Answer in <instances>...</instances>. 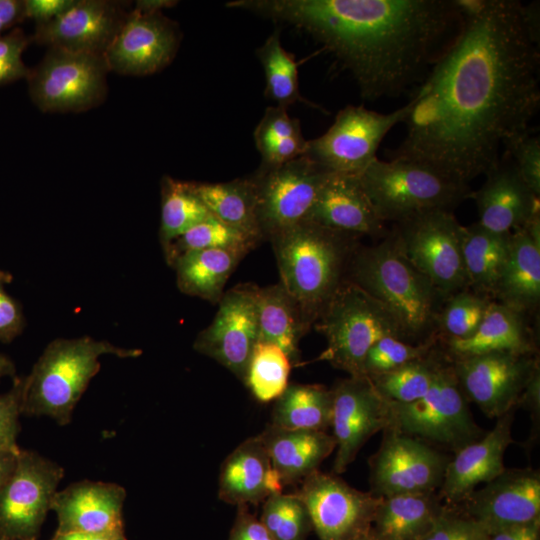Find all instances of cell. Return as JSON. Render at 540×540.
Segmentation results:
<instances>
[{"label":"cell","instance_id":"cell-1","mask_svg":"<svg viewBox=\"0 0 540 540\" xmlns=\"http://www.w3.org/2000/svg\"><path fill=\"white\" fill-rule=\"evenodd\" d=\"M461 3V28L412 92L406 134L387 157L469 185L530 131L540 107L539 4Z\"/></svg>","mask_w":540,"mask_h":540},{"label":"cell","instance_id":"cell-2","mask_svg":"<svg viewBox=\"0 0 540 540\" xmlns=\"http://www.w3.org/2000/svg\"><path fill=\"white\" fill-rule=\"evenodd\" d=\"M226 6L307 32L368 101L413 92L464 18L461 0H235Z\"/></svg>","mask_w":540,"mask_h":540},{"label":"cell","instance_id":"cell-3","mask_svg":"<svg viewBox=\"0 0 540 540\" xmlns=\"http://www.w3.org/2000/svg\"><path fill=\"white\" fill-rule=\"evenodd\" d=\"M351 282L394 315L408 342L432 333L448 299L404 256L393 235L356 254Z\"/></svg>","mask_w":540,"mask_h":540},{"label":"cell","instance_id":"cell-4","mask_svg":"<svg viewBox=\"0 0 540 540\" xmlns=\"http://www.w3.org/2000/svg\"><path fill=\"white\" fill-rule=\"evenodd\" d=\"M350 236L303 221L269 239L280 283L296 301L310 326L342 283Z\"/></svg>","mask_w":540,"mask_h":540},{"label":"cell","instance_id":"cell-5","mask_svg":"<svg viewBox=\"0 0 540 540\" xmlns=\"http://www.w3.org/2000/svg\"><path fill=\"white\" fill-rule=\"evenodd\" d=\"M141 353L88 336L53 340L26 376L22 414L49 416L60 425L69 424L77 402L100 370L101 355L130 358Z\"/></svg>","mask_w":540,"mask_h":540},{"label":"cell","instance_id":"cell-6","mask_svg":"<svg viewBox=\"0 0 540 540\" xmlns=\"http://www.w3.org/2000/svg\"><path fill=\"white\" fill-rule=\"evenodd\" d=\"M362 187L383 222L395 223L433 211H452L471 197L469 185L452 181L415 162L375 158L359 174Z\"/></svg>","mask_w":540,"mask_h":540},{"label":"cell","instance_id":"cell-7","mask_svg":"<svg viewBox=\"0 0 540 540\" xmlns=\"http://www.w3.org/2000/svg\"><path fill=\"white\" fill-rule=\"evenodd\" d=\"M319 318L318 328L327 340L319 360L350 376H365V357L378 340L392 336L407 341L394 315L351 281L341 283Z\"/></svg>","mask_w":540,"mask_h":540},{"label":"cell","instance_id":"cell-8","mask_svg":"<svg viewBox=\"0 0 540 540\" xmlns=\"http://www.w3.org/2000/svg\"><path fill=\"white\" fill-rule=\"evenodd\" d=\"M390 403L387 429L451 451L479 439L485 433L475 422L452 363L436 358L432 384L420 399Z\"/></svg>","mask_w":540,"mask_h":540},{"label":"cell","instance_id":"cell-9","mask_svg":"<svg viewBox=\"0 0 540 540\" xmlns=\"http://www.w3.org/2000/svg\"><path fill=\"white\" fill-rule=\"evenodd\" d=\"M464 227L452 211L433 210L397 222L392 233L404 256L447 298L468 286Z\"/></svg>","mask_w":540,"mask_h":540},{"label":"cell","instance_id":"cell-10","mask_svg":"<svg viewBox=\"0 0 540 540\" xmlns=\"http://www.w3.org/2000/svg\"><path fill=\"white\" fill-rule=\"evenodd\" d=\"M104 55L48 48L27 77L34 104L44 112H80L99 105L107 93Z\"/></svg>","mask_w":540,"mask_h":540},{"label":"cell","instance_id":"cell-11","mask_svg":"<svg viewBox=\"0 0 540 540\" xmlns=\"http://www.w3.org/2000/svg\"><path fill=\"white\" fill-rule=\"evenodd\" d=\"M410 102L390 113H379L363 105L341 109L321 136L307 140L305 156L334 173L360 174L375 159L387 133L403 123Z\"/></svg>","mask_w":540,"mask_h":540},{"label":"cell","instance_id":"cell-12","mask_svg":"<svg viewBox=\"0 0 540 540\" xmlns=\"http://www.w3.org/2000/svg\"><path fill=\"white\" fill-rule=\"evenodd\" d=\"M328 173L305 155L276 167L259 166L250 179L261 238L305 221Z\"/></svg>","mask_w":540,"mask_h":540},{"label":"cell","instance_id":"cell-13","mask_svg":"<svg viewBox=\"0 0 540 540\" xmlns=\"http://www.w3.org/2000/svg\"><path fill=\"white\" fill-rule=\"evenodd\" d=\"M64 469L40 454L21 449L0 490V540H35Z\"/></svg>","mask_w":540,"mask_h":540},{"label":"cell","instance_id":"cell-14","mask_svg":"<svg viewBox=\"0 0 540 540\" xmlns=\"http://www.w3.org/2000/svg\"><path fill=\"white\" fill-rule=\"evenodd\" d=\"M449 459L419 439L386 429L369 461L370 492L377 497L433 493L442 484Z\"/></svg>","mask_w":540,"mask_h":540},{"label":"cell","instance_id":"cell-15","mask_svg":"<svg viewBox=\"0 0 540 540\" xmlns=\"http://www.w3.org/2000/svg\"><path fill=\"white\" fill-rule=\"evenodd\" d=\"M453 369L467 398L489 418L515 410L538 361L531 354L492 352L454 359Z\"/></svg>","mask_w":540,"mask_h":540},{"label":"cell","instance_id":"cell-16","mask_svg":"<svg viewBox=\"0 0 540 540\" xmlns=\"http://www.w3.org/2000/svg\"><path fill=\"white\" fill-rule=\"evenodd\" d=\"M301 482L296 494L305 504L319 540H352L370 530L381 497L319 470Z\"/></svg>","mask_w":540,"mask_h":540},{"label":"cell","instance_id":"cell-17","mask_svg":"<svg viewBox=\"0 0 540 540\" xmlns=\"http://www.w3.org/2000/svg\"><path fill=\"white\" fill-rule=\"evenodd\" d=\"M258 288L239 284L225 292L212 322L193 344L197 352L214 359L241 381L259 341Z\"/></svg>","mask_w":540,"mask_h":540},{"label":"cell","instance_id":"cell-18","mask_svg":"<svg viewBox=\"0 0 540 540\" xmlns=\"http://www.w3.org/2000/svg\"><path fill=\"white\" fill-rule=\"evenodd\" d=\"M332 436L336 442L333 472L341 474L363 445L390 424V403L367 376H349L331 389Z\"/></svg>","mask_w":540,"mask_h":540},{"label":"cell","instance_id":"cell-19","mask_svg":"<svg viewBox=\"0 0 540 540\" xmlns=\"http://www.w3.org/2000/svg\"><path fill=\"white\" fill-rule=\"evenodd\" d=\"M181 40L178 24L162 12L135 10L126 19L104 54L109 70L145 76L165 68L175 57Z\"/></svg>","mask_w":540,"mask_h":540},{"label":"cell","instance_id":"cell-20","mask_svg":"<svg viewBox=\"0 0 540 540\" xmlns=\"http://www.w3.org/2000/svg\"><path fill=\"white\" fill-rule=\"evenodd\" d=\"M467 516L489 534L540 519V474L531 468L505 469L464 501Z\"/></svg>","mask_w":540,"mask_h":540},{"label":"cell","instance_id":"cell-21","mask_svg":"<svg viewBox=\"0 0 540 540\" xmlns=\"http://www.w3.org/2000/svg\"><path fill=\"white\" fill-rule=\"evenodd\" d=\"M126 16L115 1L77 0L57 18L38 24L31 39L48 48L104 55Z\"/></svg>","mask_w":540,"mask_h":540},{"label":"cell","instance_id":"cell-22","mask_svg":"<svg viewBox=\"0 0 540 540\" xmlns=\"http://www.w3.org/2000/svg\"><path fill=\"white\" fill-rule=\"evenodd\" d=\"M514 410L497 418L495 426L462 447L449 459L438 496L446 506L464 502L477 486L499 476L506 468L504 456L513 442Z\"/></svg>","mask_w":540,"mask_h":540},{"label":"cell","instance_id":"cell-23","mask_svg":"<svg viewBox=\"0 0 540 540\" xmlns=\"http://www.w3.org/2000/svg\"><path fill=\"white\" fill-rule=\"evenodd\" d=\"M124 487L111 482L82 480L54 494L50 510L57 515L56 532L103 533L124 530Z\"/></svg>","mask_w":540,"mask_h":540},{"label":"cell","instance_id":"cell-24","mask_svg":"<svg viewBox=\"0 0 540 540\" xmlns=\"http://www.w3.org/2000/svg\"><path fill=\"white\" fill-rule=\"evenodd\" d=\"M305 221L349 235L386 233L359 174L329 172Z\"/></svg>","mask_w":540,"mask_h":540},{"label":"cell","instance_id":"cell-25","mask_svg":"<svg viewBox=\"0 0 540 540\" xmlns=\"http://www.w3.org/2000/svg\"><path fill=\"white\" fill-rule=\"evenodd\" d=\"M485 176L483 185L471 194L480 226L496 233H511L539 212V197L522 180L509 156L503 154Z\"/></svg>","mask_w":540,"mask_h":540},{"label":"cell","instance_id":"cell-26","mask_svg":"<svg viewBox=\"0 0 540 540\" xmlns=\"http://www.w3.org/2000/svg\"><path fill=\"white\" fill-rule=\"evenodd\" d=\"M283 485L258 436L244 440L224 460L219 476V499L233 505H257Z\"/></svg>","mask_w":540,"mask_h":540},{"label":"cell","instance_id":"cell-27","mask_svg":"<svg viewBox=\"0 0 540 540\" xmlns=\"http://www.w3.org/2000/svg\"><path fill=\"white\" fill-rule=\"evenodd\" d=\"M282 485L301 482L335 450L326 431L288 430L268 425L259 435Z\"/></svg>","mask_w":540,"mask_h":540},{"label":"cell","instance_id":"cell-28","mask_svg":"<svg viewBox=\"0 0 540 540\" xmlns=\"http://www.w3.org/2000/svg\"><path fill=\"white\" fill-rule=\"evenodd\" d=\"M494 296L519 312L534 310L540 301V244L522 226L512 231L508 254Z\"/></svg>","mask_w":540,"mask_h":540},{"label":"cell","instance_id":"cell-29","mask_svg":"<svg viewBox=\"0 0 540 540\" xmlns=\"http://www.w3.org/2000/svg\"><path fill=\"white\" fill-rule=\"evenodd\" d=\"M519 313L499 302H490L484 317L469 337L448 338V351L454 359L492 352L532 354L533 344Z\"/></svg>","mask_w":540,"mask_h":540},{"label":"cell","instance_id":"cell-30","mask_svg":"<svg viewBox=\"0 0 540 540\" xmlns=\"http://www.w3.org/2000/svg\"><path fill=\"white\" fill-rule=\"evenodd\" d=\"M444 507L435 492L381 497L370 532L376 540H419L431 529Z\"/></svg>","mask_w":540,"mask_h":540},{"label":"cell","instance_id":"cell-31","mask_svg":"<svg viewBox=\"0 0 540 540\" xmlns=\"http://www.w3.org/2000/svg\"><path fill=\"white\" fill-rule=\"evenodd\" d=\"M259 341L282 349L291 364L299 362V341L310 325L298 304L279 282L258 288Z\"/></svg>","mask_w":540,"mask_h":540},{"label":"cell","instance_id":"cell-32","mask_svg":"<svg viewBox=\"0 0 540 540\" xmlns=\"http://www.w3.org/2000/svg\"><path fill=\"white\" fill-rule=\"evenodd\" d=\"M244 256L234 250L205 249L185 253L170 266L176 271L181 292L218 303L228 278Z\"/></svg>","mask_w":540,"mask_h":540},{"label":"cell","instance_id":"cell-33","mask_svg":"<svg viewBox=\"0 0 540 540\" xmlns=\"http://www.w3.org/2000/svg\"><path fill=\"white\" fill-rule=\"evenodd\" d=\"M193 187L210 214L252 239L262 240L256 214V195L250 178Z\"/></svg>","mask_w":540,"mask_h":540},{"label":"cell","instance_id":"cell-34","mask_svg":"<svg viewBox=\"0 0 540 540\" xmlns=\"http://www.w3.org/2000/svg\"><path fill=\"white\" fill-rule=\"evenodd\" d=\"M511 233L492 232L478 223L464 227L462 254L467 282L478 294L494 295Z\"/></svg>","mask_w":540,"mask_h":540},{"label":"cell","instance_id":"cell-35","mask_svg":"<svg viewBox=\"0 0 540 540\" xmlns=\"http://www.w3.org/2000/svg\"><path fill=\"white\" fill-rule=\"evenodd\" d=\"M332 391L320 384H289L276 399L270 425L288 430L326 431Z\"/></svg>","mask_w":540,"mask_h":540},{"label":"cell","instance_id":"cell-36","mask_svg":"<svg viewBox=\"0 0 540 540\" xmlns=\"http://www.w3.org/2000/svg\"><path fill=\"white\" fill-rule=\"evenodd\" d=\"M255 145L261 155V167H276L303 156L307 140L298 119L287 109L268 107L254 130Z\"/></svg>","mask_w":540,"mask_h":540},{"label":"cell","instance_id":"cell-37","mask_svg":"<svg viewBox=\"0 0 540 540\" xmlns=\"http://www.w3.org/2000/svg\"><path fill=\"white\" fill-rule=\"evenodd\" d=\"M210 215L195 192L193 182L180 181L169 176L162 178L159 237L163 249Z\"/></svg>","mask_w":540,"mask_h":540},{"label":"cell","instance_id":"cell-38","mask_svg":"<svg viewBox=\"0 0 540 540\" xmlns=\"http://www.w3.org/2000/svg\"><path fill=\"white\" fill-rule=\"evenodd\" d=\"M256 54L265 73V94L276 102V106L287 109L296 102H303L317 107L300 94L298 64L294 56L283 48L279 30H275L266 39Z\"/></svg>","mask_w":540,"mask_h":540},{"label":"cell","instance_id":"cell-39","mask_svg":"<svg viewBox=\"0 0 540 540\" xmlns=\"http://www.w3.org/2000/svg\"><path fill=\"white\" fill-rule=\"evenodd\" d=\"M291 362L278 346L258 341L251 353L243 382L256 400H276L289 385Z\"/></svg>","mask_w":540,"mask_h":540},{"label":"cell","instance_id":"cell-40","mask_svg":"<svg viewBox=\"0 0 540 540\" xmlns=\"http://www.w3.org/2000/svg\"><path fill=\"white\" fill-rule=\"evenodd\" d=\"M257 242L210 215L173 240L163 250L167 263L171 265L185 253L205 249H228L246 255Z\"/></svg>","mask_w":540,"mask_h":540},{"label":"cell","instance_id":"cell-41","mask_svg":"<svg viewBox=\"0 0 540 540\" xmlns=\"http://www.w3.org/2000/svg\"><path fill=\"white\" fill-rule=\"evenodd\" d=\"M435 360L431 355L411 361L391 371L369 377L387 401L407 404L422 398L429 390Z\"/></svg>","mask_w":540,"mask_h":540},{"label":"cell","instance_id":"cell-42","mask_svg":"<svg viewBox=\"0 0 540 540\" xmlns=\"http://www.w3.org/2000/svg\"><path fill=\"white\" fill-rule=\"evenodd\" d=\"M260 521L275 540H306L312 530L308 510L296 493L266 498Z\"/></svg>","mask_w":540,"mask_h":540},{"label":"cell","instance_id":"cell-43","mask_svg":"<svg viewBox=\"0 0 540 540\" xmlns=\"http://www.w3.org/2000/svg\"><path fill=\"white\" fill-rule=\"evenodd\" d=\"M490 301L478 294L465 290L447 299L441 310L438 324L448 338L463 339L471 336L480 325Z\"/></svg>","mask_w":540,"mask_h":540},{"label":"cell","instance_id":"cell-44","mask_svg":"<svg viewBox=\"0 0 540 540\" xmlns=\"http://www.w3.org/2000/svg\"><path fill=\"white\" fill-rule=\"evenodd\" d=\"M429 351L430 346L427 343L413 344L397 337H384L368 351L363 364V374L371 377L391 371L424 358Z\"/></svg>","mask_w":540,"mask_h":540},{"label":"cell","instance_id":"cell-45","mask_svg":"<svg viewBox=\"0 0 540 540\" xmlns=\"http://www.w3.org/2000/svg\"><path fill=\"white\" fill-rule=\"evenodd\" d=\"M505 155L514 163L522 180L537 197L540 196V140L530 131L510 141Z\"/></svg>","mask_w":540,"mask_h":540},{"label":"cell","instance_id":"cell-46","mask_svg":"<svg viewBox=\"0 0 540 540\" xmlns=\"http://www.w3.org/2000/svg\"><path fill=\"white\" fill-rule=\"evenodd\" d=\"M489 532L463 512L444 507L431 529L419 540H489Z\"/></svg>","mask_w":540,"mask_h":540},{"label":"cell","instance_id":"cell-47","mask_svg":"<svg viewBox=\"0 0 540 540\" xmlns=\"http://www.w3.org/2000/svg\"><path fill=\"white\" fill-rule=\"evenodd\" d=\"M26 376L14 377L12 387L0 394V451H16L20 431L19 417L22 415V401Z\"/></svg>","mask_w":540,"mask_h":540},{"label":"cell","instance_id":"cell-48","mask_svg":"<svg viewBox=\"0 0 540 540\" xmlns=\"http://www.w3.org/2000/svg\"><path fill=\"white\" fill-rule=\"evenodd\" d=\"M31 39L20 29L0 35V85L26 78L30 69L22 60V54Z\"/></svg>","mask_w":540,"mask_h":540},{"label":"cell","instance_id":"cell-49","mask_svg":"<svg viewBox=\"0 0 540 540\" xmlns=\"http://www.w3.org/2000/svg\"><path fill=\"white\" fill-rule=\"evenodd\" d=\"M0 282V341L11 342L23 330L24 318L19 304L9 296Z\"/></svg>","mask_w":540,"mask_h":540},{"label":"cell","instance_id":"cell-50","mask_svg":"<svg viewBox=\"0 0 540 540\" xmlns=\"http://www.w3.org/2000/svg\"><path fill=\"white\" fill-rule=\"evenodd\" d=\"M237 507L228 540H275L260 519L249 512L247 505Z\"/></svg>","mask_w":540,"mask_h":540},{"label":"cell","instance_id":"cell-51","mask_svg":"<svg viewBox=\"0 0 540 540\" xmlns=\"http://www.w3.org/2000/svg\"><path fill=\"white\" fill-rule=\"evenodd\" d=\"M77 0H24L25 17L34 19L38 24L47 23L67 10Z\"/></svg>","mask_w":540,"mask_h":540},{"label":"cell","instance_id":"cell-52","mask_svg":"<svg viewBox=\"0 0 540 540\" xmlns=\"http://www.w3.org/2000/svg\"><path fill=\"white\" fill-rule=\"evenodd\" d=\"M25 18L23 0H0V35Z\"/></svg>","mask_w":540,"mask_h":540},{"label":"cell","instance_id":"cell-53","mask_svg":"<svg viewBox=\"0 0 540 540\" xmlns=\"http://www.w3.org/2000/svg\"><path fill=\"white\" fill-rule=\"evenodd\" d=\"M124 536V530H116L103 533L90 532H56L51 540H118Z\"/></svg>","mask_w":540,"mask_h":540},{"label":"cell","instance_id":"cell-54","mask_svg":"<svg viewBox=\"0 0 540 540\" xmlns=\"http://www.w3.org/2000/svg\"><path fill=\"white\" fill-rule=\"evenodd\" d=\"M19 450L0 451V490L15 467Z\"/></svg>","mask_w":540,"mask_h":540},{"label":"cell","instance_id":"cell-55","mask_svg":"<svg viewBox=\"0 0 540 540\" xmlns=\"http://www.w3.org/2000/svg\"><path fill=\"white\" fill-rule=\"evenodd\" d=\"M174 0H138L134 10L140 13H158L177 4Z\"/></svg>","mask_w":540,"mask_h":540},{"label":"cell","instance_id":"cell-56","mask_svg":"<svg viewBox=\"0 0 540 540\" xmlns=\"http://www.w3.org/2000/svg\"><path fill=\"white\" fill-rule=\"evenodd\" d=\"M518 540H540V519L526 524Z\"/></svg>","mask_w":540,"mask_h":540},{"label":"cell","instance_id":"cell-57","mask_svg":"<svg viewBox=\"0 0 540 540\" xmlns=\"http://www.w3.org/2000/svg\"><path fill=\"white\" fill-rule=\"evenodd\" d=\"M16 368L13 361L6 355L0 354V378L5 376L15 377Z\"/></svg>","mask_w":540,"mask_h":540},{"label":"cell","instance_id":"cell-58","mask_svg":"<svg viewBox=\"0 0 540 540\" xmlns=\"http://www.w3.org/2000/svg\"><path fill=\"white\" fill-rule=\"evenodd\" d=\"M352 540H376V539L371 534V532L369 530L368 532H365L363 534L358 535L357 537L353 538Z\"/></svg>","mask_w":540,"mask_h":540},{"label":"cell","instance_id":"cell-59","mask_svg":"<svg viewBox=\"0 0 540 540\" xmlns=\"http://www.w3.org/2000/svg\"><path fill=\"white\" fill-rule=\"evenodd\" d=\"M12 280V275H10L7 272L0 270V282L1 283H9Z\"/></svg>","mask_w":540,"mask_h":540},{"label":"cell","instance_id":"cell-60","mask_svg":"<svg viewBox=\"0 0 540 540\" xmlns=\"http://www.w3.org/2000/svg\"><path fill=\"white\" fill-rule=\"evenodd\" d=\"M118 540H127L125 536L120 537Z\"/></svg>","mask_w":540,"mask_h":540},{"label":"cell","instance_id":"cell-61","mask_svg":"<svg viewBox=\"0 0 540 540\" xmlns=\"http://www.w3.org/2000/svg\"><path fill=\"white\" fill-rule=\"evenodd\" d=\"M36 540V539H35Z\"/></svg>","mask_w":540,"mask_h":540}]
</instances>
